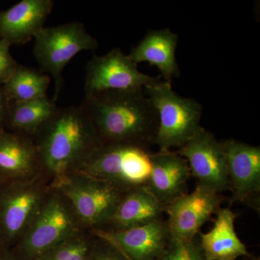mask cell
<instances>
[{"instance_id":"obj_1","label":"cell","mask_w":260,"mask_h":260,"mask_svg":"<svg viewBox=\"0 0 260 260\" xmlns=\"http://www.w3.org/2000/svg\"><path fill=\"white\" fill-rule=\"evenodd\" d=\"M80 107L102 145H155L158 117L144 88L85 95Z\"/></svg>"},{"instance_id":"obj_2","label":"cell","mask_w":260,"mask_h":260,"mask_svg":"<svg viewBox=\"0 0 260 260\" xmlns=\"http://www.w3.org/2000/svg\"><path fill=\"white\" fill-rule=\"evenodd\" d=\"M32 140L51 186L73 172L102 145L80 106L56 108Z\"/></svg>"},{"instance_id":"obj_3","label":"cell","mask_w":260,"mask_h":260,"mask_svg":"<svg viewBox=\"0 0 260 260\" xmlns=\"http://www.w3.org/2000/svg\"><path fill=\"white\" fill-rule=\"evenodd\" d=\"M83 229L68 200L51 186L26 232L9 250L16 260H35Z\"/></svg>"},{"instance_id":"obj_4","label":"cell","mask_w":260,"mask_h":260,"mask_svg":"<svg viewBox=\"0 0 260 260\" xmlns=\"http://www.w3.org/2000/svg\"><path fill=\"white\" fill-rule=\"evenodd\" d=\"M150 155L149 150L134 145H102L71 173L105 181L126 191L145 185L151 171Z\"/></svg>"},{"instance_id":"obj_5","label":"cell","mask_w":260,"mask_h":260,"mask_svg":"<svg viewBox=\"0 0 260 260\" xmlns=\"http://www.w3.org/2000/svg\"><path fill=\"white\" fill-rule=\"evenodd\" d=\"M158 114L155 145L159 151L179 148L200 129L203 108L198 101L173 90L172 83L162 81L144 88Z\"/></svg>"},{"instance_id":"obj_6","label":"cell","mask_w":260,"mask_h":260,"mask_svg":"<svg viewBox=\"0 0 260 260\" xmlns=\"http://www.w3.org/2000/svg\"><path fill=\"white\" fill-rule=\"evenodd\" d=\"M51 189L46 175L4 181L0 189V245L10 249L21 239Z\"/></svg>"},{"instance_id":"obj_7","label":"cell","mask_w":260,"mask_h":260,"mask_svg":"<svg viewBox=\"0 0 260 260\" xmlns=\"http://www.w3.org/2000/svg\"><path fill=\"white\" fill-rule=\"evenodd\" d=\"M34 55L42 73L54 80L56 102L62 89L65 67L78 53L99 47L96 39L83 23L69 22L41 29L34 37Z\"/></svg>"},{"instance_id":"obj_8","label":"cell","mask_w":260,"mask_h":260,"mask_svg":"<svg viewBox=\"0 0 260 260\" xmlns=\"http://www.w3.org/2000/svg\"><path fill=\"white\" fill-rule=\"evenodd\" d=\"M64 195L82 226L89 231L107 226L125 191L93 178L70 173L51 186Z\"/></svg>"},{"instance_id":"obj_9","label":"cell","mask_w":260,"mask_h":260,"mask_svg":"<svg viewBox=\"0 0 260 260\" xmlns=\"http://www.w3.org/2000/svg\"><path fill=\"white\" fill-rule=\"evenodd\" d=\"M161 76L144 74L138 64L119 48L102 56H93L86 67L85 95L107 91L143 89L162 81Z\"/></svg>"},{"instance_id":"obj_10","label":"cell","mask_w":260,"mask_h":260,"mask_svg":"<svg viewBox=\"0 0 260 260\" xmlns=\"http://www.w3.org/2000/svg\"><path fill=\"white\" fill-rule=\"evenodd\" d=\"M177 153L187 162L198 185L219 193L230 190L223 142L210 132L200 129Z\"/></svg>"},{"instance_id":"obj_11","label":"cell","mask_w":260,"mask_h":260,"mask_svg":"<svg viewBox=\"0 0 260 260\" xmlns=\"http://www.w3.org/2000/svg\"><path fill=\"white\" fill-rule=\"evenodd\" d=\"M224 200L221 193L197 185L192 192L186 193L167 205L165 213L172 239L194 240L200 228L221 208Z\"/></svg>"},{"instance_id":"obj_12","label":"cell","mask_w":260,"mask_h":260,"mask_svg":"<svg viewBox=\"0 0 260 260\" xmlns=\"http://www.w3.org/2000/svg\"><path fill=\"white\" fill-rule=\"evenodd\" d=\"M223 142L228 177L232 191L231 205L242 203L259 211L260 148L238 141Z\"/></svg>"},{"instance_id":"obj_13","label":"cell","mask_w":260,"mask_h":260,"mask_svg":"<svg viewBox=\"0 0 260 260\" xmlns=\"http://www.w3.org/2000/svg\"><path fill=\"white\" fill-rule=\"evenodd\" d=\"M114 244L129 260H158L171 239L167 220L121 231H90Z\"/></svg>"},{"instance_id":"obj_14","label":"cell","mask_w":260,"mask_h":260,"mask_svg":"<svg viewBox=\"0 0 260 260\" xmlns=\"http://www.w3.org/2000/svg\"><path fill=\"white\" fill-rule=\"evenodd\" d=\"M150 164L151 171L145 186L164 206L186 194L190 169L177 152L151 153Z\"/></svg>"},{"instance_id":"obj_15","label":"cell","mask_w":260,"mask_h":260,"mask_svg":"<svg viewBox=\"0 0 260 260\" xmlns=\"http://www.w3.org/2000/svg\"><path fill=\"white\" fill-rule=\"evenodd\" d=\"M52 0H22L0 13V39L10 45L31 41L44 27L54 7Z\"/></svg>"},{"instance_id":"obj_16","label":"cell","mask_w":260,"mask_h":260,"mask_svg":"<svg viewBox=\"0 0 260 260\" xmlns=\"http://www.w3.org/2000/svg\"><path fill=\"white\" fill-rule=\"evenodd\" d=\"M42 174V162L32 138L6 129L1 132L0 179L19 180Z\"/></svg>"},{"instance_id":"obj_17","label":"cell","mask_w":260,"mask_h":260,"mask_svg":"<svg viewBox=\"0 0 260 260\" xmlns=\"http://www.w3.org/2000/svg\"><path fill=\"white\" fill-rule=\"evenodd\" d=\"M165 206L145 186L126 191L107 226L99 231H121L164 219Z\"/></svg>"},{"instance_id":"obj_18","label":"cell","mask_w":260,"mask_h":260,"mask_svg":"<svg viewBox=\"0 0 260 260\" xmlns=\"http://www.w3.org/2000/svg\"><path fill=\"white\" fill-rule=\"evenodd\" d=\"M177 44L178 35L170 29L150 30L128 55L137 64L147 62L156 67L162 80L172 83L180 75L176 58Z\"/></svg>"},{"instance_id":"obj_19","label":"cell","mask_w":260,"mask_h":260,"mask_svg":"<svg viewBox=\"0 0 260 260\" xmlns=\"http://www.w3.org/2000/svg\"><path fill=\"white\" fill-rule=\"evenodd\" d=\"M213 229L199 233V244L205 260H237L251 255L235 230L237 215L230 208L217 211Z\"/></svg>"},{"instance_id":"obj_20","label":"cell","mask_w":260,"mask_h":260,"mask_svg":"<svg viewBox=\"0 0 260 260\" xmlns=\"http://www.w3.org/2000/svg\"><path fill=\"white\" fill-rule=\"evenodd\" d=\"M57 107L48 95L28 102H10L5 129L32 138Z\"/></svg>"},{"instance_id":"obj_21","label":"cell","mask_w":260,"mask_h":260,"mask_svg":"<svg viewBox=\"0 0 260 260\" xmlns=\"http://www.w3.org/2000/svg\"><path fill=\"white\" fill-rule=\"evenodd\" d=\"M51 78L40 70L19 65L9 80L2 85L11 102H24L47 96Z\"/></svg>"},{"instance_id":"obj_22","label":"cell","mask_w":260,"mask_h":260,"mask_svg":"<svg viewBox=\"0 0 260 260\" xmlns=\"http://www.w3.org/2000/svg\"><path fill=\"white\" fill-rule=\"evenodd\" d=\"M96 237L83 229L35 260H91Z\"/></svg>"},{"instance_id":"obj_23","label":"cell","mask_w":260,"mask_h":260,"mask_svg":"<svg viewBox=\"0 0 260 260\" xmlns=\"http://www.w3.org/2000/svg\"><path fill=\"white\" fill-rule=\"evenodd\" d=\"M158 260H205L199 241L171 239L165 252Z\"/></svg>"},{"instance_id":"obj_24","label":"cell","mask_w":260,"mask_h":260,"mask_svg":"<svg viewBox=\"0 0 260 260\" xmlns=\"http://www.w3.org/2000/svg\"><path fill=\"white\" fill-rule=\"evenodd\" d=\"M10 44L0 39V85H3L15 73L18 64L10 54Z\"/></svg>"},{"instance_id":"obj_25","label":"cell","mask_w":260,"mask_h":260,"mask_svg":"<svg viewBox=\"0 0 260 260\" xmlns=\"http://www.w3.org/2000/svg\"><path fill=\"white\" fill-rule=\"evenodd\" d=\"M95 236L96 242L91 260H129L112 243L104 238Z\"/></svg>"},{"instance_id":"obj_26","label":"cell","mask_w":260,"mask_h":260,"mask_svg":"<svg viewBox=\"0 0 260 260\" xmlns=\"http://www.w3.org/2000/svg\"><path fill=\"white\" fill-rule=\"evenodd\" d=\"M10 101L0 85V133L5 129L7 118L9 113Z\"/></svg>"},{"instance_id":"obj_27","label":"cell","mask_w":260,"mask_h":260,"mask_svg":"<svg viewBox=\"0 0 260 260\" xmlns=\"http://www.w3.org/2000/svg\"><path fill=\"white\" fill-rule=\"evenodd\" d=\"M0 260H16L12 255L9 249L0 245Z\"/></svg>"},{"instance_id":"obj_28","label":"cell","mask_w":260,"mask_h":260,"mask_svg":"<svg viewBox=\"0 0 260 260\" xmlns=\"http://www.w3.org/2000/svg\"><path fill=\"white\" fill-rule=\"evenodd\" d=\"M242 260H259V258L256 257V256L251 254L250 256H244V257H242Z\"/></svg>"},{"instance_id":"obj_29","label":"cell","mask_w":260,"mask_h":260,"mask_svg":"<svg viewBox=\"0 0 260 260\" xmlns=\"http://www.w3.org/2000/svg\"><path fill=\"white\" fill-rule=\"evenodd\" d=\"M3 181H3V179H0V189H1V186L3 185Z\"/></svg>"}]
</instances>
